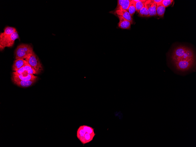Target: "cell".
<instances>
[{
  "mask_svg": "<svg viewBox=\"0 0 196 147\" xmlns=\"http://www.w3.org/2000/svg\"><path fill=\"white\" fill-rule=\"evenodd\" d=\"M173 0H163L162 3L165 7H167L171 4Z\"/></svg>",
  "mask_w": 196,
  "mask_h": 147,
  "instance_id": "cell-20",
  "label": "cell"
},
{
  "mask_svg": "<svg viewBox=\"0 0 196 147\" xmlns=\"http://www.w3.org/2000/svg\"><path fill=\"white\" fill-rule=\"evenodd\" d=\"M138 16L142 17H149V13L147 7L145 5L139 11Z\"/></svg>",
  "mask_w": 196,
  "mask_h": 147,
  "instance_id": "cell-15",
  "label": "cell"
},
{
  "mask_svg": "<svg viewBox=\"0 0 196 147\" xmlns=\"http://www.w3.org/2000/svg\"><path fill=\"white\" fill-rule=\"evenodd\" d=\"M115 13L118 15L121 16L129 21L131 24L134 23L133 19L129 12L126 10L121 9H117Z\"/></svg>",
  "mask_w": 196,
  "mask_h": 147,
  "instance_id": "cell-11",
  "label": "cell"
},
{
  "mask_svg": "<svg viewBox=\"0 0 196 147\" xmlns=\"http://www.w3.org/2000/svg\"><path fill=\"white\" fill-rule=\"evenodd\" d=\"M144 5L148 8L149 17L157 15L156 13V4L153 0H148L146 1Z\"/></svg>",
  "mask_w": 196,
  "mask_h": 147,
  "instance_id": "cell-7",
  "label": "cell"
},
{
  "mask_svg": "<svg viewBox=\"0 0 196 147\" xmlns=\"http://www.w3.org/2000/svg\"><path fill=\"white\" fill-rule=\"evenodd\" d=\"M146 1V0H140L139 1L136 2V11L139 13V10L144 6V4Z\"/></svg>",
  "mask_w": 196,
  "mask_h": 147,
  "instance_id": "cell-17",
  "label": "cell"
},
{
  "mask_svg": "<svg viewBox=\"0 0 196 147\" xmlns=\"http://www.w3.org/2000/svg\"><path fill=\"white\" fill-rule=\"evenodd\" d=\"M119 19L118 27L122 29H129L130 28L131 23L122 16L117 15Z\"/></svg>",
  "mask_w": 196,
  "mask_h": 147,
  "instance_id": "cell-9",
  "label": "cell"
},
{
  "mask_svg": "<svg viewBox=\"0 0 196 147\" xmlns=\"http://www.w3.org/2000/svg\"><path fill=\"white\" fill-rule=\"evenodd\" d=\"M13 82L18 86L22 87H27L32 86L36 81L37 80L28 81H23L18 80L12 79Z\"/></svg>",
  "mask_w": 196,
  "mask_h": 147,
  "instance_id": "cell-8",
  "label": "cell"
},
{
  "mask_svg": "<svg viewBox=\"0 0 196 147\" xmlns=\"http://www.w3.org/2000/svg\"><path fill=\"white\" fill-rule=\"evenodd\" d=\"M165 8L163 5L162 2L156 4V14L160 17H163L164 15Z\"/></svg>",
  "mask_w": 196,
  "mask_h": 147,
  "instance_id": "cell-13",
  "label": "cell"
},
{
  "mask_svg": "<svg viewBox=\"0 0 196 147\" xmlns=\"http://www.w3.org/2000/svg\"><path fill=\"white\" fill-rule=\"evenodd\" d=\"M19 38L17 31L11 35H5L1 33L0 34V49L3 50L6 47H11L13 45L15 40Z\"/></svg>",
  "mask_w": 196,
  "mask_h": 147,
  "instance_id": "cell-2",
  "label": "cell"
},
{
  "mask_svg": "<svg viewBox=\"0 0 196 147\" xmlns=\"http://www.w3.org/2000/svg\"><path fill=\"white\" fill-rule=\"evenodd\" d=\"M37 77L33 74H29L27 71H25L21 74H17L12 73V79L18 80L23 81H28L37 80Z\"/></svg>",
  "mask_w": 196,
  "mask_h": 147,
  "instance_id": "cell-6",
  "label": "cell"
},
{
  "mask_svg": "<svg viewBox=\"0 0 196 147\" xmlns=\"http://www.w3.org/2000/svg\"><path fill=\"white\" fill-rule=\"evenodd\" d=\"M83 129L87 133L91 134H95L93 128L87 125H82Z\"/></svg>",
  "mask_w": 196,
  "mask_h": 147,
  "instance_id": "cell-19",
  "label": "cell"
},
{
  "mask_svg": "<svg viewBox=\"0 0 196 147\" xmlns=\"http://www.w3.org/2000/svg\"><path fill=\"white\" fill-rule=\"evenodd\" d=\"M25 59L37 74L40 73L43 70L42 64L38 57L33 51L30 53Z\"/></svg>",
  "mask_w": 196,
  "mask_h": 147,
  "instance_id": "cell-3",
  "label": "cell"
},
{
  "mask_svg": "<svg viewBox=\"0 0 196 147\" xmlns=\"http://www.w3.org/2000/svg\"><path fill=\"white\" fill-rule=\"evenodd\" d=\"M136 2L134 0H131L128 7V11L131 16H133L136 11Z\"/></svg>",
  "mask_w": 196,
  "mask_h": 147,
  "instance_id": "cell-14",
  "label": "cell"
},
{
  "mask_svg": "<svg viewBox=\"0 0 196 147\" xmlns=\"http://www.w3.org/2000/svg\"><path fill=\"white\" fill-rule=\"evenodd\" d=\"M33 51V48L30 45L21 44L17 47L15 51V59H25Z\"/></svg>",
  "mask_w": 196,
  "mask_h": 147,
  "instance_id": "cell-4",
  "label": "cell"
},
{
  "mask_svg": "<svg viewBox=\"0 0 196 147\" xmlns=\"http://www.w3.org/2000/svg\"><path fill=\"white\" fill-rule=\"evenodd\" d=\"M131 0H118L117 9L124 10L128 11L130 3Z\"/></svg>",
  "mask_w": 196,
  "mask_h": 147,
  "instance_id": "cell-12",
  "label": "cell"
},
{
  "mask_svg": "<svg viewBox=\"0 0 196 147\" xmlns=\"http://www.w3.org/2000/svg\"><path fill=\"white\" fill-rule=\"evenodd\" d=\"M16 31V29L14 27L10 26H7L4 29L3 33L5 35H11Z\"/></svg>",
  "mask_w": 196,
  "mask_h": 147,
  "instance_id": "cell-16",
  "label": "cell"
},
{
  "mask_svg": "<svg viewBox=\"0 0 196 147\" xmlns=\"http://www.w3.org/2000/svg\"><path fill=\"white\" fill-rule=\"evenodd\" d=\"M170 69L175 74L184 76L196 71L194 50L187 45H180L173 49L170 55Z\"/></svg>",
  "mask_w": 196,
  "mask_h": 147,
  "instance_id": "cell-1",
  "label": "cell"
},
{
  "mask_svg": "<svg viewBox=\"0 0 196 147\" xmlns=\"http://www.w3.org/2000/svg\"><path fill=\"white\" fill-rule=\"evenodd\" d=\"M156 3H160L162 2L163 0H153Z\"/></svg>",
  "mask_w": 196,
  "mask_h": 147,
  "instance_id": "cell-21",
  "label": "cell"
},
{
  "mask_svg": "<svg viewBox=\"0 0 196 147\" xmlns=\"http://www.w3.org/2000/svg\"><path fill=\"white\" fill-rule=\"evenodd\" d=\"M95 135V134H91L87 132L82 126L79 127L77 132V137L83 144L87 143L91 141Z\"/></svg>",
  "mask_w": 196,
  "mask_h": 147,
  "instance_id": "cell-5",
  "label": "cell"
},
{
  "mask_svg": "<svg viewBox=\"0 0 196 147\" xmlns=\"http://www.w3.org/2000/svg\"><path fill=\"white\" fill-rule=\"evenodd\" d=\"M24 67L26 70L27 71L29 74H37L36 72L28 63L24 65Z\"/></svg>",
  "mask_w": 196,
  "mask_h": 147,
  "instance_id": "cell-18",
  "label": "cell"
},
{
  "mask_svg": "<svg viewBox=\"0 0 196 147\" xmlns=\"http://www.w3.org/2000/svg\"><path fill=\"white\" fill-rule=\"evenodd\" d=\"M28 63L26 61L23 59H16L13 62L12 70L15 72L24 66Z\"/></svg>",
  "mask_w": 196,
  "mask_h": 147,
  "instance_id": "cell-10",
  "label": "cell"
}]
</instances>
